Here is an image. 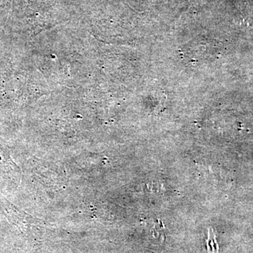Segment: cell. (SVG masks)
Returning <instances> with one entry per match:
<instances>
[{"label":"cell","mask_w":253,"mask_h":253,"mask_svg":"<svg viewBox=\"0 0 253 253\" xmlns=\"http://www.w3.org/2000/svg\"><path fill=\"white\" fill-rule=\"evenodd\" d=\"M208 253H219V246H218L215 236L212 229H210L208 234L207 242Z\"/></svg>","instance_id":"obj_1"}]
</instances>
